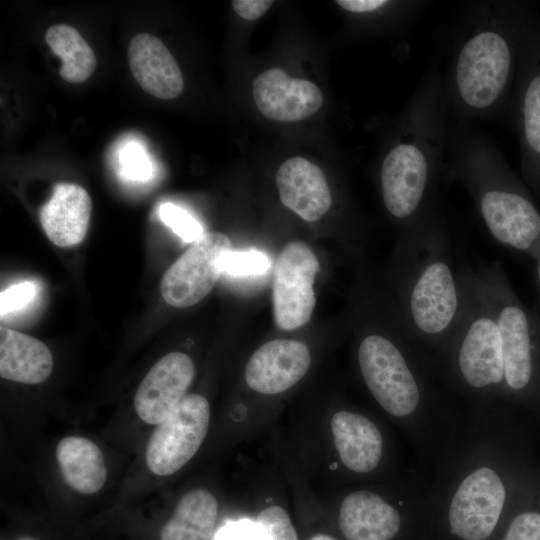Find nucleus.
<instances>
[{
  "instance_id": "1",
  "label": "nucleus",
  "mask_w": 540,
  "mask_h": 540,
  "mask_svg": "<svg viewBox=\"0 0 540 540\" xmlns=\"http://www.w3.org/2000/svg\"><path fill=\"white\" fill-rule=\"evenodd\" d=\"M534 10L522 2L471 6L454 51L447 101L462 116H484L512 99L523 39Z\"/></svg>"
},
{
  "instance_id": "2",
  "label": "nucleus",
  "mask_w": 540,
  "mask_h": 540,
  "mask_svg": "<svg viewBox=\"0 0 540 540\" xmlns=\"http://www.w3.org/2000/svg\"><path fill=\"white\" fill-rule=\"evenodd\" d=\"M446 105L445 88L433 68L414 93L400 136L381 164L383 202L396 219L414 221L423 208L446 144Z\"/></svg>"
},
{
  "instance_id": "3",
  "label": "nucleus",
  "mask_w": 540,
  "mask_h": 540,
  "mask_svg": "<svg viewBox=\"0 0 540 540\" xmlns=\"http://www.w3.org/2000/svg\"><path fill=\"white\" fill-rule=\"evenodd\" d=\"M454 157L493 238L537 260L540 210L522 181L486 140L471 132L458 131Z\"/></svg>"
},
{
  "instance_id": "4",
  "label": "nucleus",
  "mask_w": 540,
  "mask_h": 540,
  "mask_svg": "<svg viewBox=\"0 0 540 540\" xmlns=\"http://www.w3.org/2000/svg\"><path fill=\"white\" fill-rule=\"evenodd\" d=\"M524 181L540 196V18L534 12L527 27L513 91Z\"/></svg>"
},
{
  "instance_id": "5",
  "label": "nucleus",
  "mask_w": 540,
  "mask_h": 540,
  "mask_svg": "<svg viewBox=\"0 0 540 540\" xmlns=\"http://www.w3.org/2000/svg\"><path fill=\"white\" fill-rule=\"evenodd\" d=\"M210 421L207 399L186 394L169 416L156 428L146 447V464L159 476L179 471L199 450Z\"/></svg>"
},
{
  "instance_id": "6",
  "label": "nucleus",
  "mask_w": 540,
  "mask_h": 540,
  "mask_svg": "<svg viewBox=\"0 0 540 540\" xmlns=\"http://www.w3.org/2000/svg\"><path fill=\"white\" fill-rule=\"evenodd\" d=\"M363 379L380 406L394 416H406L418 406L420 392L404 356L389 339L365 337L358 349Z\"/></svg>"
},
{
  "instance_id": "7",
  "label": "nucleus",
  "mask_w": 540,
  "mask_h": 540,
  "mask_svg": "<svg viewBox=\"0 0 540 540\" xmlns=\"http://www.w3.org/2000/svg\"><path fill=\"white\" fill-rule=\"evenodd\" d=\"M486 301L494 314L502 342L505 381L513 390H522L534 374L535 340L540 333V320L519 301L500 279L488 291Z\"/></svg>"
},
{
  "instance_id": "8",
  "label": "nucleus",
  "mask_w": 540,
  "mask_h": 540,
  "mask_svg": "<svg viewBox=\"0 0 540 540\" xmlns=\"http://www.w3.org/2000/svg\"><path fill=\"white\" fill-rule=\"evenodd\" d=\"M318 271V259L307 244L293 241L283 247L273 279V311L278 327L294 330L310 320L316 305L313 284Z\"/></svg>"
},
{
  "instance_id": "9",
  "label": "nucleus",
  "mask_w": 540,
  "mask_h": 540,
  "mask_svg": "<svg viewBox=\"0 0 540 540\" xmlns=\"http://www.w3.org/2000/svg\"><path fill=\"white\" fill-rule=\"evenodd\" d=\"M229 250L232 243L228 236L205 232L164 273L160 284L164 301L177 308L201 301L219 279L218 260Z\"/></svg>"
},
{
  "instance_id": "10",
  "label": "nucleus",
  "mask_w": 540,
  "mask_h": 540,
  "mask_svg": "<svg viewBox=\"0 0 540 540\" xmlns=\"http://www.w3.org/2000/svg\"><path fill=\"white\" fill-rule=\"evenodd\" d=\"M409 313L420 333L436 336L453 327L460 311L458 284L450 264L428 259L419 269L409 294Z\"/></svg>"
},
{
  "instance_id": "11",
  "label": "nucleus",
  "mask_w": 540,
  "mask_h": 540,
  "mask_svg": "<svg viewBox=\"0 0 540 540\" xmlns=\"http://www.w3.org/2000/svg\"><path fill=\"white\" fill-rule=\"evenodd\" d=\"M506 491L498 474L482 467L469 474L455 492L450 509L452 533L464 540H485L500 518Z\"/></svg>"
},
{
  "instance_id": "12",
  "label": "nucleus",
  "mask_w": 540,
  "mask_h": 540,
  "mask_svg": "<svg viewBox=\"0 0 540 540\" xmlns=\"http://www.w3.org/2000/svg\"><path fill=\"white\" fill-rule=\"evenodd\" d=\"M194 375V363L187 354L171 352L160 358L135 393L138 417L151 425L161 423L184 398Z\"/></svg>"
},
{
  "instance_id": "13",
  "label": "nucleus",
  "mask_w": 540,
  "mask_h": 540,
  "mask_svg": "<svg viewBox=\"0 0 540 540\" xmlns=\"http://www.w3.org/2000/svg\"><path fill=\"white\" fill-rule=\"evenodd\" d=\"M486 303L467 320L459 349L461 375L474 388L505 380L501 336L491 307Z\"/></svg>"
},
{
  "instance_id": "14",
  "label": "nucleus",
  "mask_w": 540,
  "mask_h": 540,
  "mask_svg": "<svg viewBox=\"0 0 540 540\" xmlns=\"http://www.w3.org/2000/svg\"><path fill=\"white\" fill-rule=\"evenodd\" d=\"M311 363L308 346L292 339L264 343L249 358L245 381L254 391L274 395L282 393L307 373Z\"/></svg>"
},
{
  "instance_id": "15",
  "label": "nucleus",
  "mask_w": 540,
  "mask_h": 540,
  "mask_svg": "<svg viewBox=\"0 0 540 540\" xmlns=\"http://www.w3.org/2000/svg\"><path fill=\"white\" fill-rule=\"evenodd\" d=\"M259 111L274 121L294 122L313 115L323 103L321 90L311 81L292 78L281 68L264 71L253 81Z\"/></svg>"
},
{
  "instance_id": "16",
  "label": "nucleus",
  "mask_w": 540,
  "mask_h": 540,
  "mask_svg": "<svg viewBox=\"0 0 540 540\" xmlns=\"http://www.w3.org/2000/svg\"><path fill=\"white\" fill-rule=\"evenodd\" d=\"M276 185L282 204L305 221H317L332 205L322 170L303 157H292L281 164Z\"/></svg>"
},
{
  "instance_id": "17",
  "label": "nucleus",
  "mask_w": 540,
  "mask_h": 540,
  "mask_svg": "<svg viewBox=\"0 0 540 540\" xmlns=\"http://www.w3.org/2000/svg\"><path fill=\"white\" fill-rule=\"evenodd\" d=\"M128 62L141 88L159 98H176L183 90L181 70L166 45L149 33L135 35L128 46Z\"/></svg>"
},
{
  "instance_id": "18",
  "label": "nucleus",
  "mask_w": 540,
  "mask_h": 540,
  "mask_svg": "<svg viewBox=\"0 0 540 540\" xmlns=\"http://www.w3.org/2000/svg\"><path fill=\"white\" fill-rule=\"evenodd\" d=\"M92 211L85 188L74 183H58L39 217L49 240L59 247L80 244L88 231Z\"/></svg>"
},
{
  "instance_id": "19",
  "label": "nucleus",
  "mask_w": 540,
  "mask_h": 540,
  "mask_svg": "<svg viewBox=\"0 0 540 540\" xmlns=\"http://www.w3.org/2000/svg\"><path fill=\"white\" fill-rule=\"evenodd\" d=\"M339 527L347 540H391L399 531L400 516L379 495L359 490L343 499Z\"/></svg>"
},
{
  "instance_id": "20",
  "label": "nucleus",
  "mask_w": 540,
  "mask_h": 540,
  "mask_svg": "<svg viewBox=\"0 0 540 540\" xmlns=\"http://www.w3.org/2000/svg\"><path fill=\"white\" fill-rule=\"evenodd\" d=\"M334 444L342 463L350 470L366 473L378 465L383 441L377 426L368 418L338 411L331 418Z\"/></svg>"
},
{
  "instance_id": "21",
  "label": "nucleus",
  "mask_w": 540,
  "mask_h": 540,
  "mask_svg": "<svg viewBox=\"0 0 540 540\" xmlns=\"http://www.w3.org/2000/svg\"><path fill=\"white\" fill-rule=\"evenodd\" d=\"M53 356L41 340L13 329L0 327V376L23 383L39 384L48 379Z\"/></svg>"
},
{
  "instance_id": "22",
  "label": "nucleus",
  "mask_w": 540,
  "mask_h": 540,
  "mask_svg": "<svg viewBox=\"0 0 540 540\" xmlns=\"http://www.w3.org/2000/svg\"><path fill=\"white\" fill-rule=\"evenodd\" d=\"M56 458L65 482L82 494H94L105 484L107 468L98 445L88 438L67 436L56 447Z\"/></svg>"
},
{
  "instance_id": "23",
  "label": "nucleus",
  "mask_w": 540,
  "mask_h": 540,
  "mask_svg": "<svg viewBox=\"0 0 540 540\" xmlns=\"http://www.w3.org/2000/svg\"><path fill=\"white\" fill-rule=\"evenodd\" d=\"M218 515V503L205 489L187 492L163 526L161 540H210Z\"/></svg>"
},
{
  "instance_id": "24",
  "label": "nucleus",
  "mask_w": 540,
  "mask_h": 540,
  "mask_svg": "<svg viewBox=\"0 0 540 540\" xmlns=\"http://www.w3.org/2000/svg\"><path fill=\"white\" fill-rule=\"evenodd\" d=\"M45 40L52 52L62 59L60 77L69 83H81L94 72L97 59L81 34L67 24L49 27Z\"/></svg>"
},
{
  "instance_id": "25",
  "label": "nucleus",
  "mask_w": 540,
  "mask_h": 540,
  "mask_svg": "<svg viewBox=\"0 0 540 540\" xmlns=\"http://www.w3.org/2000/svg\"><path fill=\"white\" fill-rule=\"evenodd\" d=\"M254 540H298V535L285 509L273 505L257 515Z\"/></svg>"
},
{
  "instance_id": "26",
  "label": "nucleus",
  "mask_w": 540,
  "mask_h": 540,
  "mask_svg": "<svg viewBox=\"0 0 540 540\" xmlns=\"http://www.w3.org/2000/svg\"><path fill=\"white\" fill-rule=\"evenodd\" d=\"M270 267V259L266 254L256 250L233 251L223 253L218 260V268L222 273L232 276L261 275Z\"/></svg>"
},
{
  "instance_id": "27",
  "label": "nucleus",
  "mask_w": 540,
  "mask_h": 540,
  "mask_svg": "<svg viewBox=\"0 0 540 540\" xmlns=\"http://www.w3.org/2000/svg\"><path fill=\"white\" fill-rule=\"evenodd\" d=\"M159 217L185 243H193L205 232L202 225L185 209L173 203L159 206Z\"/></svg>"
},
{
  "instance_id": "28",
  "label": "nucleus",
  "mask_w": 540,
  "mask_h": 540,
  "mask_svg": "<svg viewBox=\"0 0 540 540\" xmlns=\"http://www.w3.org/2000/svg\"><path fill=\"white\" fill-rule=\"evenodd\" d=\"M36 295L37 285L32 281H22L9 286L0 294L1 317L27 307Z\"/></svg>"
},
{
  "instance_id": "29",
  "label": "nucleus",
  "mask_w": 540,
  "mask_h": 540,
  "mask_svg": "<svg viewBox=\"0 0 540 540\" xmlns=\"http://www.w3.org/2000/svg\"><path fill=\"white\" fill-rule=\"evenodd\" d=\"M503 540H540V514L528 511L516 516Z\"/></svg>"
},
{
  "instance_id": "30",
  "label": "nucleus",
  "mask_w": 540,
  "mask_h": 540,
  "mask_svg": "<svg viewBox=\"0 0 540 540\" xmlns=\"http://www.w3.org/2000/svg\"><path fill=\"white\" fill-rule=\"evenodd\" d=\"M123 172L131 179L146 180L150 177L151 166L143 150L137 145H129L122 153Z\"/></svg>"
},
{
  "instance_id": "31",
  "label": "nucleus",
  "mask_w": 540,
  "mask_h": 540,
  "mask_svg": "<svg viewBox=\"0 0 540 540\" xmlns=\"http://www.w3.org/2000/svg\"><path fill=\"white\" fill-rule=\"evenodd\" d=\"M214 540H254V521L241 519L227 522L217 531Z\"/></svg>"
},
{
  "instance_id": "32",
  "label": "nucleus",
  "mask_w": 540,
  "mask_h": 540,
  "mask_svg": "<svg viewBox=\"0 0 540 540\" xmlns=\"http://www.w3.org/2000/svg\"><path fill=\"white\" fill-rule=\"evenodd\" d=\"M232 7L234 11L246 20H255L260 18L273 4L269 0H233Z\"/></svg>"
},
{
  "instance_id": "33",
  "label": "nucleus",
  "mask_w": 540,
  "mask_h": 540,
  "mask_svg": "<svg viewBox=\"0 0 540 540\" xmlns=\"http://www.w3.org/2000/svg\"><path fill=\"white\" fill-rule=\"evenodd\" d=\"M336 3L344 10L362 14L378 9L387 3L386 0H338Z\"/></svg>"
},
{
  "instance_id": "34",
  "label": "nucleus",
  "mask_w": 540,
  "mask_h": 540,
  "mask_svg": "<svg viewBox=\"0 0 540 540\" xmlns=\"http://www.w3.org/2000/svg\"><path fill=\"white\" fill-rule=\"evenodd\" d=\"M536 261H537V286H538V293H539V309L537 310L536 315L540 320V254Z\"/></svg>"
},
{
  "instance_id": "35",
  "label": "nucleus",
  "mask_w": 540,
  "mask_h": 540,
  "mask_svg": "<svg viewBox=\"0 0 540 540\" xmlns=\"http://www.w3.org/2000/svg\"><path fill=\"white\" fill-rule=\"evenodd\" d=\"M310 540H336L335 538L325 535V534H316Z\"/></svg>"
},
{
  "instance_id": "36",
  "label": "nucleus",
  "mask_w": 540,
  "mask_h": 540,
  "mask_svg": "<svg viewBox=\"0 0 540 540\" xmlns=\"http://www.w3.org/2000/svg\"><path fill=\"white\" fill-rule=\"evenodd\" d=\"M18 540H38V539H35L33 537H22V538H19Z\"/></svg>"
}]
</instances>
